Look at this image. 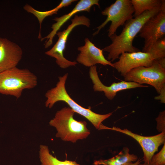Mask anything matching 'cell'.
I'll list each match as a JSON object with an SVG mask.
<instances>
[{
    "mask_svg": "<svg viewBox=\"0 0 165 165\" xmlns=\"http://www.w3.org/2000/svg\"><path fill=\"white\" fill-rule=\"evenodd\" d=\"M161 3L153 9L146 11L139 16L127 21L121 33L116 34L111 37L112 42L105 47L103 51L108 53L107 60L113 61L119 58L124 52L132 53L140 51L133 46V41L145 23L160 10Z\"/></svg>",
    "mask_w": 165,
    "mask_h": 165,
    "instance_id": "obj_1",
    "label": "cell"
},
{
    "mask_svg": "<svg viewBox=\"0 0 165 165\" xmlns=\"http://www.w3.org/2000/svg\"><path fill=\"white\" fill-rule=\"evenodd\" d=\"M68 76V74L66 73L63 76L59 77V81L56 86L46 93L45 96L47 100L45 102L46 107L51 108L57 102L64 101L75 112L87 119L96 129L102 130L103 125L101 123L109 117L112 113L105 114H97L92 111L90 107L86 108L76 103L69 96L65 88V84Z\"/></svg>",
    "mask_w": 165,
    "mask_h": 165,
    "instance_id": "obj_2",
    "label": "cell"
},
{
    "mask_svg": "<svg viewBox=\"0 0 165 165\" xmlns=\"http://www.w3.org/2000/svg\"><path fill=\"white\" fill-rule=\"evenodd\" d=\"M75 113L69 107H64L56 112L49 124L56 128V137L65 141L75 143L79 140L86 138L90 135L86 122L75 119Z\"/></svg>",
    "mask_w": 165,
    "mask_h": 165,
    "instance_id": "obj_3",
    "label": "cell"
},
{
    "mask_svg": "<svg viewBox=\"0 0 165 165\" xmlns=\"http://www.w3.org/2000/svg\"><path fill=\"white\" fill-rule=\"evenodd\" d=\"M37 76L28 69L16 67L0 73V93L20 97L23 90L35 87Z\"/></svg>",
    "mask_w": 165,
    "mask_h": 165,
    "instance_id": "obj_4",
    "label": "cell"
},
{
    "mask_svg": "<svg viewBox=\"0 0 165 165\" xmlns=\"http://www.w3.org/2000/svg\"><path fill=\"white\" fill-rule=\"evenodd\" d=\"M134 12L130 0H116L102 11V14L106 16L107 17L101 25L97 28V31L93 34V35L98 34L109 22L111 21V24L108 30V36L110 38L115 34L119 27L123 26L127 21L133 18Z\"/></svg>",
    "mask_w": 165,
    "mask_h": 165,
    "instance_id": "obj_5",
    "label": "cell"
},
{
    "mask_svg": "<svg viewBox=\"0 0 165 165\" xmlns=\"http://www.w3.org/2000/svg\"><path fill=\"white\" fill-rule=\"evenodd\" d=\"M125 81L153 86L158 94L165 86V68L155 60L149 67L140 66L134 68L124 76Z\"/></svg>",
    "mask_w": 165,
    "mask_h": 165,
    "instance_id": "obj_6",
    "label": "cell"
},
{
    "mask_svg": "<svg viewBox=\"0 0 165 165\" xmlns=\"http://www.w3.org/2000/svg\"><path fill=\"white\" fill-rule=\"evenodd\" d=\"M71 24L66 29L57 33L56 34L58 37V40L51 49L45 53L46 54L55 58L57 64L62 68L75 66L77 64L76 61L68 60L64 56V52L69 34L73 29L78 26L84 25L89 27L90 25L89 19L84 16H79L75 15L71 20Z\"/></svg>",
    "mask_w": 165,
    "mask_h": 165,
    "instance_id": "obj_7",
    "label": "cell"
},
{
    "mask_svg": "<svg viewBox=\"0 0 165 165\" xmlns=\"http://www.w3.org/2000/svg\"><path fill=\"white\" fill-rule=\"evenodd\" d=\"M139 36L144 39L142 52H148L152 45L165 35V1L162 0L160 11L143 25Z\"/></svg>",
    "mask_w": 165,
    "mask_h": 165,
    "instance_id": "obj_8",
    "label": "cell"
},
{
    "mask_svg": "<svg viewBox=\"0 0 165 165\" xmlns=\"http://www.w3.org/2000/svg\"><path fill=\"white\" fill-rule=\"evenodd\" d=\"M118 59L117 61L113 63V68L123 76L131 70L137 67L150 66L155 61L150 53L140 51L123 53Z\"/></svg>",
    "mask_w": 165,
    "mask_h": 165,
    "instance_id": "obj_9",
    "label": "cell"
},
{
    "mask_svg": "<svg viewBox=\"0 0 165 165\" xmlns=\"http://www.w3.org/2000/svg\"><path fill=\"white\" fill-rule=\"evenodd\" d=\"M108 130H112L128 135L138 142L143 153L144 163L149 164L155 153L158 151L159 147L165 143V132L162 131L159 134L152 136H144L134 133L127 129H122L119 127H108Z\"/></svg>",
    "mask_w": 165,
    "mask_h": 165,
    "instance_id": "obj_10",
    "label": "cell"
},
{
    "mask_svg": "<svg viewBox=\"0 0 165 165\" xmlns=\"http://www.w3.org/2000/svg\"><path fill=\"white\" fill-rule=\"evenodd\" d=\"M90 77L94 84L93 89L95 91L103 92L105 96L109 100H112L117 93L120 91L138 87H148V86L141 85L132 82L122 81L118 82H114L110 86L104 85L100 80L95 65L90 67Z\"/></svg>",
    "mask_w": 165,
    "mask_h": 165,
    "instance_id": "obj_11",
    "label": "cell"
},
{
    "mask_svg": "<svg viewBox=\"0 0 165 165\" xmlns=\"http://www.w3.org/2000/svg\"><path fill=\"white\" fill-rule=\"evenodd\" d=\"M22 54V50L18 44L0 37V73L16 67Z\"/></svg>",
    "mask_w": 165,
    "mask_h": 165,
    "instance_id": "obj_12",
    "label": "cell"
},
{
    "mask_svg": "<svg viewBox=\"0 0 165 165\" xmlns=\"http://www.w3.org/2000/svg\"><path fill=\"white\" fill-rule=\"evenodd\" d=\"M85 42L84 45L77 48L80 51L76 58L79 63L86 67H90L99 64L113 67V63L105 57L103 49L97 47L88 38L85 39Z\"/></svg>",
    "mask_w": 165,
    "mask_h": 165,
    "instance_id": "obj_13",
    "label": "cell"
},
{
    "mask_svg": "<svg viewBox=\"0 0 165 165\" xmlns=\"http://www.w3.org/2000/svg\"><path fill=\"white\" fill-rule=\"evenodd\" d=\"M99 1L98 0H81L69 13L55 18L54 20L56 23L52 25V31L47 36L42 38L41 39L42 41L47 39L45 44V48H47L52 44L53 38L58 31L73 16L81 11H86L89 12L91 7L94 5H96L99 7Z\"/></svg>",
    "mask_w": 165,
    "mask_h": 165,
    "instance_id": "obj_14",
    "label": "cell"
},
{
    "mask_svg": "<svg viewBox=\"0 0 165 165\" xmlns=\"http://www.w3.org/2000/svg\"><path fill=\"white\" fill-rule=\"evenodd\" d=\"M129 150L124 147L118 154L108 159L100 160L95 161L94 165H122L127 163L136 161L138 157L129 153Z\"/></svg>",
    "mask_w": 165,
    "mask_h": 165,
    "instance_id": "obj_15",
    "label": "cell"
},
{
    "mask_svg": "<svg viewBox=\"0 0 165 165\" xmlns=\"http://www.w3.org/2000/svg\"><path fill=\"white\" fill-rule=\"evenodd\" d=\"M75 0H62L59 5L55 8L50 10L45 11H40L37 10L30 5L26 4L24 7V9L27 12L34 14L38 19L40 24V29L38 38H42L41 34V24L43 20L46 17L51 16L53 14H57L58 11L63 7L67 6Z\"/></svg>",
    "mask_w": 165,
    "mask_h": 165,
    "instance_id": "obj_16",
    "label": "cell"
},
{
    "mask_svg": "<svg viewBox=\"0 0 165 165\" xmlns=\"http://www.w3.org/2000/svg\"><path fill=\"white\" fill-rule=\"evenodd\" d=\"M39 157L41 165H80L75 161L59 160L50 153L48 147L44 145L40 146Z\"/></svg>",
    "mask_w": 165,
    "mask_h": 165,
    "instance_id": "obj_17",
    "label": "cell"
},
{
    "mask_svg": "<svg viewBox=\"0 0 165 165\" xmlns=\"http://www.w3.org/2000/svg\"><path fill=\"white\" fill-rule=\"evenodd\" d=\"M130 1L134 10L133 16L135 17L159 6L162 0H131Z\"/></svg>",
    "mask_w": 165,
    "mask_h": 165,
    "instance_id": "obj_18",
    "label": "cell"
},
{
    "mask_svg": "<svg viewBox=\"0 0 165 165\" xmlns=\"http://www.w3.org/2000/svg\"><path fill=\"white\" fill-rule=\"evenodd\" d=\"M148 53H150L156 61L165 57V38H163L156 42Z\"/></svg>",
    "mask_w": 165,
    "mask_h": 165,
    "instance_id": "obj_19",
    "label": "cell"
},
{
    "mask_svg": "<svg viewBox=\"0 0 165 165\" xmlns=\"http://www.w3.org/2000/svg\"><path fill=\"white\" fill-rule=\"evenodd\" d=\"M160 152L154 155L151 158V165H165V143Z\"/></svg>",
    "mask_w": 165,
    "mask_h": 165,
    "instance_id": "obj_20",
    "label": "cell"
},
{
    "mask_svg": "<svg viewBox=\"0 0 165 165\" xmlns=\"http://www.w3.org/2000/svg\"><path fill=\"white\" fill-rule=\"evenodd\" d=\"M159 95L155 97L156 100H160L162 103H165V86L164 87L161 89Z\"/></svg>",
    "mask_w": 165,
    "mask_h": 165,
    "instance_id": "obj_21",
    "label": "cell"
},
{
    "mask_svg": "<svg viewBox=\"0 0 165 165\" xmlns=\"http://www.w3.org/2000/svg\"><path fill=\"white\" fill-rule=\"evenodd\" d=\"M157 61L160 65L165 68V57L162 58Z\"/></svg>",
    "mask_w": 165,
    "mask_h": 165,
    "instance_id": "obj_22",
    "label": "cell"
},
{
    "mask_svg": "<svg viewBox=\"0 0 165 165\" xmlns=\"http://www.w3.org/2000/svg\"><path fill=\"white\" fill-rule=\"evenodd\" d=\"M141 162L140 159L138 160L135 163L130 162L126 163L122 165H138Z\"/></svg>",
    "mask_w": 165,
    "mask_h": 165,
    "instance_id": "obj_23",
    "label": "cell"
},
{
    "mask_svg": "<svg viewBox=\"0 0 165 165\" xmlns=\"http://www.w3.org/2000/svg\"><path fill=\"white\" fill-rule=\"evenodd\" d=\"M138 165H151L150 164V163L147 164V163H144L143 164H141L140 163Z\"/></svg>",
    "mask_w": 165,
    "mask_h": 165,
    "instance_id": "obj_24",
    "label": "cell"
}]
</instances>
